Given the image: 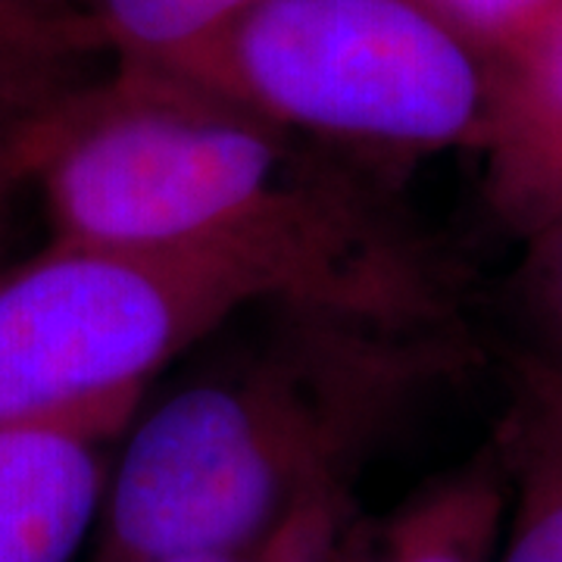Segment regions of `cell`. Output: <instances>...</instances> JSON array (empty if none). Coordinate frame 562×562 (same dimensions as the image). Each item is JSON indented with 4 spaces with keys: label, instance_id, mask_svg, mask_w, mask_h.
<instances>
[{
    "label": "cell",
    "instance_id": "cell-7",
    "mask_svg": "<svg viewBox=\"0 0 562 562\" xmlns=\"http://www.w3.org/2000/svg\"><path fill=\"white\" fill-rule=\"evenodd\" d=\"M509 482L501 441L484 447L457 472L425 487L366 543L362 557L341 562H494L506 519Z\"/></svg>",
    "mask_w": 562,
    "mask_h": 562
},
{
    "label": "cell",
    "instance_id": "cell-10",
    "mask_svg": "<svg viewBox=\"0 0 562 562\" xmlns=\"http://www.w3.org/2000/svg\"><path fill=\"white\" fill-rule=\"evenodd\" d=\"M103 50L94 25L60 0H0V72L54 101L85 85V63Z\"/></svg>",
    "mask_w": 562,
    "mask_h": 562
},
{
    "label": "cell",
    "instance_id": "cell-11",
    "mask_svg": "<svg viewBox=\"0 0 562 562\" xmlns=\"http://www.w3.org/2000/svg\"><path fill=\"white\" fill-rule=\"evenodd\" d=\"M419 3L487 63L491 76L519 60L562 16V0H419Z\"/></svg>",
    "mask_w": 562,
    "mask_h": 562
},
{
    "label": "cell",
    "instance_id": "cell-12",
    "mask_svg": "<svg viewBox=\"0 0 562 562\" xmlns=\"http://www.w3.org/2000/svg\"><path fill=\"white\" fill-rule=\"evenodd\" d=\"M353 522V491L306 503L266 538L222 550H191L154 562H341Z\"/></svg>",
    "mask_w": 562,
    "mask_h": 562
},
{
    "label": "cell",
    "instance_id": "cell-4",
    "mask_svg": "<svg viewBox=\"0 0 562 562\" xmlns=\"http://www.w3.org/2000/svg\"><path fill=\"white\" fill-rule=\"evenodd\" d=\"M284 303L257 262L206 247L47 241L0 272V425L144 397L225 322Z\"/></svg>",
    "mask_w": 562,
    "mask_h": 562
},
{
    "label": "cell",
    "instance_id": "cell-5",
    "mask_svg": "<svg viewBox=\"0 0 562 562\" xmlns=\"http://www.w3.org/2000/svg\"><path fill=\"white\" fill-rule=\"evenodd\" d=\"M140 397L0 425V562H76Z\"/></svg>",
    "mask_w": 562,
    "mask_h": 562
},
{
    "label": "cell",
    "instance_id": "cell-9",
    "mask_svg": "<svg viewBox=\"0 0 562 562\" xmlns=\"http://www.w3.org/2000/svg\"><path fill=\"white\" fill-rule=\"evenodd\" d=\"M260 0H81L116 66L166 72L222 35Z\"/></svg>",
    "mask_w": 562,
    "mask_h": 562
},
{
    "label": "cell",
    "instance_id": "cell-16",
    "mask_svg": "<svg viewBox=\"0 0 562 562\" xmlns=\"http://www.w3.org/2000/svg\"><path fill=\"white\" fill-rule=\"evenodd\" d=\"M22 188H29L22 157H3L0 160V272L10 266L7 247H10V225H13V203Z\"/></svg>",
    "mask_w": 562,
    "mask_h": 562
},
{
    "label": "cell",
    "instance_id": "cell-1",
    "mask_svg": "<svg viewBox=\"0 0 562 562\" xmlns=\"http://www.w3.org/2000/svg\"><path fill=\"white\" fill-rule=\"evenodd\" d=\"M294 140L191 81L116 66L41 106L22 166L50 241L206 247L257 262L288 306L453 325L431 250Z\"/></svg>",
    "mask_w": 562,
    "mask_h": 562
},
{
    "label": "cell",
    "instance_id": "cell-8",
    "mask_svg": "<svg viewBox=\"0 0 562 562\" xmlns=\"http://www.w3.org/2000/svg\"><path fill=\"white\" fill-rule=\"evenodd\" d=\"M497 441L509 501L494 562H562V416L516 384Z\"/></svg>",
    "mask_w": 562,
    "mask_h": 562
},
{
    "label": "cell",
    "instance_id": "cell-14",
    "mask_svg": "<svg viewBox=\"0 0 562 562\" xmlns=\"http://www.w3.org/2000/svg\"><path fill=\"white\" fill-rule=\"evenodd\" d=\"M44 103L50 101L25 91L7 72H0V160L22 157V138L29 132V122L35 120Z\"/></svg>",
    "mask_w": 562,
    "mask_h": 562
},
{
    "label": "cell",
    "instance_id": "cell-17",
    "mask_svg": "<svg viewBox=\"0 0 562 562\" xmlns=\"http://www.w3.org/2000/svg\"><path fill=\"white\" fill-rule=\"evenodd\" d=\"M63 7H69V10H76V13H81V0H60ZM85 16V13H81Z\"/></svg>",
    "mask_w": 562,
    "mask_h": 562
},
{
    "label": "cell",
    "instance_id": "cell-3",
    "mask_svg": "<svg viewBox=\"0 0 562 562\" xmlns=\"http://www.w3.org/2000/svg\"><path fill=\"white\" fill-rule=\"evenodd\" d=\"M166 76L366 160L475 147L487 63L419 0H260Z\"/></svg>",
    "mask_w": 562,
    "mask_h": 562
},
{
    "label": "cell",
    "instance_id": "cell-15",
    "mask_svg": "<svg viewBox=\"0 0 562 562\" xmlns=\"http://www.w3.org/2000/svg\"><path fill=\"white\" fill-rule=\"evenodd\" d=\"M516 384L525 387L528 394H535L547 406H553L562 416V366H553V362L528 353L516 366Z\"/></svg>",
    "mask_w": 562,
    "mask_h": 562
},
{
    "label": "cell",
    "instance_id": "cell-2",
    "mask_svg": "<svg viewBox=\"0 0 562 562\" xmlns=\"http://www.w3.org/2000/svg\"><path fill=\"white\" fill-rule=\"evenodd\" d=\"M262 331L135 413L110 462L91 562L266 538L350 494L366 460L462 366L453 325L266 306Z\"/></svg>",
    "mask_w": 562,
    "mask_h": 562
},
{
    "label": "cell",
    "instance_id": "cell-13",
    "mask_svg": "<svg viewBox=\"0 0 562 562\" xmlns=\"http://www.w3.org/2000/svg\"><path fill=\"white\" fill-rule=\"evenodd\" d=\"M528 247L522 272L525 306L547 341V350H538L535 357L562 366V220L531 238Z\"/></svg>",
    "mask_w": 562,
    "mask_h": 562
},
{
    "label": "cell",
    "instance_id": "cell-6",
    "mask_svg": "<svg viewBox=\"0 0 562 562\" xmlns=\"http://www.w3.org/2000/svg\"><path fill=\"white\" fill-rule=\"evenodd\" d=\"M479 150L484 198L506 232L531 241L562 220V16L491 76Z\"/></svg>",
    "mask_w": 562,
    "mask_h": 562
}]
</instances>
